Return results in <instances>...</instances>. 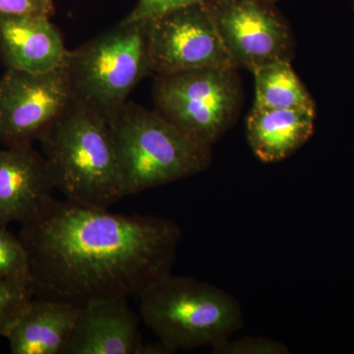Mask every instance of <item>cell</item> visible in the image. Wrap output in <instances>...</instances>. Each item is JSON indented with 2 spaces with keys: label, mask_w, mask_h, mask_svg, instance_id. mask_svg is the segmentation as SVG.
Segmentation results:
<instances>
[{
  "label": "cell",
  "mask_w": 354,
  "mask_h": 354,
  "mask_svg": "<svg viewBox=\"0 0 354 354\" xmlns=\"http://www.w3.org/2000/svg\"><path fill=\"white\" fill-rule=\"evenodd\" d=\"M34 297L82 307L102 298L139 297L171 274L183 237L176 221L122 215L51 200L22 225Z\"/></svg>",
  "instance_id": "obj_1"
},
{
  "label": "cell",
  "mask_w": 354,
  "mask_h": 354,
  "mask_svg": "<svg viewBox=\"0 0 354 354\" xmlns=\"http://www.w3.org/2000/svg\"><path fill=\"white\" fill-rule=\"evenodd\" d=\"M209 0H138L135 8L123 20L128 22L150 20L177 9L206 3Z\"/></svg>",
  "instance_id": "obj_19"
},
{
  "label": "cell",
  "mask_w": 354,
  "mask_h": 354,
  "mask_svg": "<svg viewBox=\"0 0 354 354\" xmlns=\"http://www.w3.org/2000/svg\"><path fill=\"white\" fill-rule=\"evenodd\" d=\"M127 299L102 298L81 307L65 354H140L143 337Z\"/></svg>",
  "instance_id": "obj_11"
},
{
  "label": "cell",
  "mask_w": 354,
  "mask_h": 354,
  "mask_svg": "<svg viewBox=\"0 0 354 354\" xmlns=\"http://www.w3.org/2000/svg\"><path fill=\"white\" fill-rule=\"evenodd\" d=\"M55 189L41 153L30 147L0 149V227L34 220Z\"/></svg>",
  "instance_id": "obj_10"
},
{
  "label": "cell",
  "mask_w": 354,
  "mask_h": 354,
  "mask_svg": "<svg viewBox=\"0 0 354 354\" xmlns=\"http://www.w3.org/2000/svg\"><path fill=\"white\" fill-rule=\"evenodd\" d=\"M81 307L32 298L8 334L13 354H65Z\"/></svg>",
  "instance_id": "obj_13"
},
{
  "label": "cell",
  "mask_w": 354,
  "mask_h": 354,
  "mask_svg": "<svg viewBox=\"0 0 354 354\" xmlns=\"http://www.w3.org/2000/svg\"><path fill=\"white\" fill-rule=\"evenodd\" d=\"M55 13L53 0H0V16H44Z\"/></svg>",
  "instance_id": "obj_20"
},
{
  "label": "cell",
  "mask_w": 354,
  "mask_h": 354,
  "mask_svg": "<svg viewBox=\"0 0 354 354\" xmlns=\"http://www.w3.org/2000/svg\"><path fill=\"white\" fill-rule=\"evenodd\" d=\"M29 254L20 236L0 227V281H21L31 286Z\"/></svg>",
  "instance_id": "obj_16"
},
{
  "label": "cell",
  "mask_w": 354,
  "mask_h": 354,
  "mask_svg": "<svg viewBox=\"0 0 354 354\" xmlns=\"http://www.w3.org/2000/svg\"><path fill=\"white\" fill-rule=\"evenodd\" d=\"M68 50L44 16H0V57L6 68L44 73L64 66Z\"/></svg>",
  "instance_id": "obj_12"
},
{
  "label": "cell",
  "mask_w": 354,
  "mask_h": 354,
  "mask_svg": "<svg viewBox=\"0 0 354 354\" xmlns=\"http://www.w3.org/2000/svg\"><path fill=\"white\" fill-rule=\"evenodd\" d=\"M252 73L256 108L315 109L311 95L293 71L290 60H277Z\"/></svg>",
  "instance_id": "obj_15"
},
{
  "label": "cell",
  "mask_w": 354,
  "mask_h": 354,
  "mask_svg": "<svg viewBox=\"0 0 354 354\" xmlns=\"http://www.w3.org/2000/svg\"><path fill=\"white\" fill-rule=\"evenodd\" d=\"M315 109H268L253 106L247 118V139L265 164L293 155L313 134Z\"/></svg>",
  "instance_id": "obj_14"
},
{
  "label": "cell",
  "mask_w": 354,
  "mask_h": 354,
  "mask_svg": "<svg viewBox=\"0 0 354 354\" xmlns=\"http://www.w3.org/2000/svg\"><path fill=\"white\" fill-rule=\"evenodd\" d=\"M153 99L158 115L212 148L236 118L241 84L235 67L187 70L156 76Z\"/></svg>",
  "instance_id": "obj_6"
},
{
  "label": "cell",
  "mask_w": 354,
  "mask_h": 354,
  "mask_svg": "<svg viewBox=\"0 0 354 354\" xmlns=\"http://www.w3.org/2000/svg\"><path fill=\"white\" fill-rule=\"evenodd\" d=\"M213 354H290V349L283 342L265 337H244L227 339L212 346Z\"/></svg>",
  "instance_id": "obj_18"
},
{
  "label": "cell",
  "mask_w": 354,
  "mask_h": 354,
  "mask_svg": "<svg viewBox=\"0 0 354 354\" xmlns=\"http://www.w3.org/2000/svg\"><path fill=\"white\" fill-rule=\"evenodd\" d=\"M138 297L144 322L176 351L215 346L245 324L241 304L230 293L190 277L171 272Z\"/></svg>",
  "instance_id": "obj_4"
},
{
  "label": "cell",
  "mask_w": 354,
  "mask_h": 354,
  "mask_svg": "<svg viewBox=\"0 0 354 354\" xmlns=\"http://www.w3.org/2000/svg\"><path fill=\"white\" fill-rule=\"evenodd\" d=\"M38 141L55 189L69 201L109 209L125 197L104 118L73 102Z\"/></svg>",
  "instance_id": "obj_2"
},
{
  "label": "cell",
  "mask_w": 354,
  "mask_h": 354,
  "mask_svg": "<svg viewBox=\"0 0 354 354\" xmlns=\"http://www.w3.org/2000/svg\"><path fill=\"white\" fill-rule=\"evenodd\" d=\"M73 102L64 66L44 73L7 68L0 78V144L32 146Z\"/></svg>",
  "instance_id": "obj_7"
},
{
  "label": "cell",
  "mask_w": 354,
  "mask_h": 354,
  "mask_svg": "<svg viewBox=\"0 0 354 354\" xmlns=\"http://www.w3.org/2000/svg\"><path fill=\"white\" fill-rule=\"evenodd\" d=\"M151 72L169 75L205 67L232 66L206 3L147 20Z\"/></svg>",
  "instance_id": "obj_8"
},
{
  "label": "cell",
  "mask_w": 354,
  "mask_h": 354,
  "mask_svg": "<svg viewBox=\"0 0 354 354\" xmlns=\"http://www.w3.org/2000/svg\"><path fill=\"white\" fill-rule=\"evenodd\" d=\"M206 4L235 68L252 72L277 60L290 62L292 37L274 3L209 0Z\"/></svg>",
  "instance_id": "obj_9"
},
{
  "label": "cell",
  "mask_w": 354,
  "mask_h": 354,
  "mask_svg": "<svg viewBox=\"0 0 354 354\" xmlns=\"http://www.w3.org/2000/svg\"><path fill=\"white\" fill-rule=\"evenodd\" d=\"M32 297L29 283L0 281V337H6Z\"/></svg>",
  "instance_id": "obj_17"
},
{
  "label": "cell",
  "mask_w": 354,
  "mask_h": 354,
  "mask_svg": "<svg viewBox=\"0 0 354 354\" xmlns=\"http://www.w3.org/2000/svg\"><path fill=\"white\" fill-rule=\"evenodd\" d=\"M353 8H354V0H353Z\"/></svg>",
  "instance_id": "obj_23"
},
{
  "label": "cell",
  "mask_w": 354,
  "mask_h": 354,
  "mask_svg": "<svg viewBox=\"0 0 354 354\" xmlns=\"http://www.w3.org/2000/svg\"><path fill=\"white\" fill-rule=\"evenodd\" d=\"M73 101L106 121L151 72L147 20H122L75 50L64 65Z\"/></svg>",
  "instance_id": "obj_5"
},
{
  "label": "cell",
  "mask_w": 354,
  "mask_h": 354,
  "mask_svg": "<svg viewBox=\"0 0 354 354\" xmlns=\"http://www.w3.org/2000/svg\"><path fill=\"white\" fill-rule=\"evenodd\" d=\"M108 122L125 196L195 176L211 165V147L186 136L155 111L127 102Z\"/></svg>",
  "instance_id": "obj_3"
},
{
  "label": "cell",
  "mask_w": 354,
  "mask_h": 354,
  "mask_svg": "<svg viewBox=\"0 0 354 354\" xmlns=\"http://www.w3.org/2000/svg\"><path fill=\"white\" fill-rule=\"evenodd\" d=\"M176 353V351L172 349L171 346L158 339V342H153V344H145L144 342L140 354H171Z\"/></svg>",
  "instance_id": "obj_21"
},
{
  "label": "cell",
  "mask_w": 354,
  "mask_h": 354,
  "mask_svg": "<svg viewBox=\"0 0 354 354\" xmlns=\"http://www.w3.org/2000/svg\"><path fill=\"white\" fill-rule=\"evenodd\" d=\"M266 1L272 2V3H274V2L277 1V0H266Z\"/></svg>",
  "instance_id": "obj_22"
}]
</instances>
